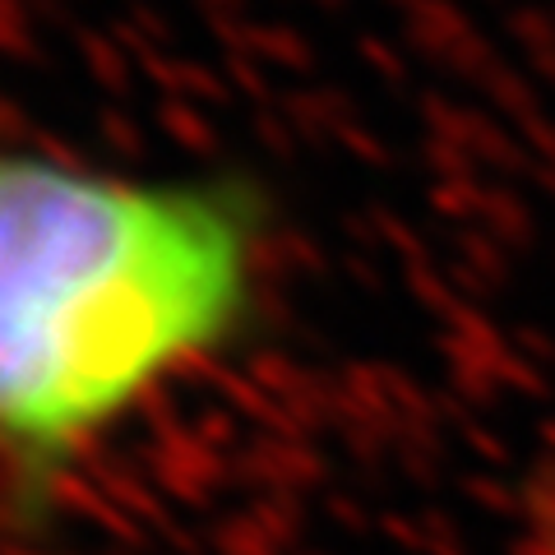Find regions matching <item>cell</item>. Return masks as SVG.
Returning a JSON list of instances; mask_svg holds the SVG:
<instances>
[{
    "instance_id": "6da1fadb",
    "label": "cell",
    "mask_w": 555,
    "mask_h": 555,
    "mask_svg": "<svg viewBox=\"0 0 555 555\" xmlns=\"http://www.w3.org/2000/svg\"><path fill=\"white\" fill-rule=\"evenodd\" d=\"M264 190L144 181L0 144V500L42 537L69 477L264 306Z\"/></svg>"
}]
</instances>
